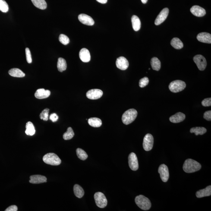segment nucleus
<instances>
[{
    "label": "nucleus",
    "instance_id": "f257e3e1",
    "mask_svg": "<svg viewBox=\"0 0 211 211\" xmlns=\"http://www.w3.org/2000/svg\"><path fill=\"white\" fill-rule=\"evenodd\" d=\"M201 165L199 162L191 159H186L183 165V170L186 173H191L199 171Z\"/></svg>",
    "mask_w": 211,
    "mask_h": 211
},
{
    "label": "nucleus",
    "instance_id": "f03ea898",
    "mask_svg": "<svg viewBox=\"0 0 211 211\" xmlns=\"http://www.w3.org/2000/svg\"><path fill=\"white\" fill-rule=\"evenodd\" d=\"M135 202L138 206L143 210H149L151 206V203L150 200L148 198L142 195L136 197Z\"/></svg>",
    "mask_w": 211,
    "mask_h": 211
},
{
    "label": "nucleus",
    "instance_id": "7ed1b4c3",
    "mask_svg": "<svg viewBox=\"0 0 211 211\" xmlns=\"http://www.w3.org/2000/svg\"><path fill=\"white\" fill-rule=\"evenodd\" d=\"M138 113L134 109L127 110L123 114L122 117V120L125 125H128L133 122L137 118Z\"/></svg>",
    "mask_w": 211,
    "mask_h": 211
},
{
    "label": "nucleus",
    "instance_id": "20e7f679",
    "mask_svg": "<svg viewBox=\"0 0 211 211\" xmlns=\"http://www.w3.org/2000/svg\"><path fill=\"white\" fill-rule=\"evenodd\" d=\"M43 160L45 163L53 166L60 165L61 162L60 158L54 153L47 154L43 156Z\"/></svg>",
    "mask_w": 211,
    "mask_h": 211
},
{
    "label": "nucleus",
    "instance_id": "39448f33",
    "mask_svg": "<svg viewBox=\"0 0 211 211\" xmlns=\"http://www.w3.org/2000/svg\"><path fill=\"white\" fill-rule=\"evenodd\" d=\"M186 86L185 82L182 81L177 80L171 82L168 88L171 92L173 93H178L184 90Z\"/></svg>",
    "mask_w": 211,
    "mask_h": 211
},
{
    "label": "nucleus",
    "instance_id": "423d86ee",
    "mask_svg": "<svg viewBox=\"0 0 211 211\" xmlns=\"http://www.w3.org/2000/svg\"><path fill=\"white\" fill-rule=\"evenodd\" d=\"M95 202L97 206L100 208H104L107 205V200L105 195L101 192L95 193L94 196Z\"/></svg>",
    "mask_w": 211,
    "mask_h": 211
},
{
    "label": "nucleus",
    "instance_id": "0eeeda50",
    "mask_svg": "<svg viewBox=\"0 0 211 211\" xmlns=\"http://www.w3.org/2000/svg\"><path fill=\"white\" fill-rule=\"evenodd\" d=\"M154 144L153 136L151 134H147L145 135L143 140V148L146 151H150L152 149Z\"/></svg>",
    "mask_w": 211,
    "mask_h": 211
},
{
    "label": "nucleus",
    "instance_id": "6e6552de",
    "mask_svg": "<svg viewBox=\"0 0 211 211\" xmlns=\"http://www.w3.org/2000/svg\"><path fill=\"white\" fill-rule=\"evenodd\" d=\"M193 61L197 65L198 68L201 71H203L207 65L206 59L201 55H197L193 58Z\"/></svg>",
    "mask_w": 211,
    "mask_h": 211
},
{
    "label": "nucleus",
    "instance_id": "1a4fd4ad",
    "mask_svg": "<svg viewBox=\"0 0 211 211\" xmlns=\"http://www.w3.org/2000/svg\"><path fill=\"white\" fill-rule=\"evenodd\" d=\"M128 163L129 167L133 171H137L139 169V163L137 155L131 152L128 156Z\"/></svg>",
    "mask_w": 211,
    "mask_h": 211
},
{
    "label": "nucleus",
    "instance_id": "9d476101",
    "mask_svg": "<svg viewBox=\"0 0 211 211\" xmlns=\"http://www.w3.org/2000/svg\"><path fill=\"white\" fill-rule=\"evenodd\" d=\"M158 171L160 174L162 181L164 182H167L169 177V171L168 166L165 164H162L159 166Z\"/></svg>",
    "mask_w": 211,
    "mask_h": 211
},
{
    "label": "nucleus",
    "instance_id": "9b49d317",
    "mask_svg": "<svg viewBox=\"0 0 211 211\" xmlns=\"http://www.w3.org/2000/svg\"><path fill=\"white\" fill-rule=\"evenodd\" d=\"M103 95L101 90L98 89H92L89 90L86 94V97L90 99L95 100L100 98Z\"/></svg>",
    "mask_w": 211,
    "mask_h": 211
},
{
    "label": "nucleus",
    "instance_id": "f8f14e48",
    "mask_svg": "<svg viewBox=\"0 0 211 211\" xmlns=\"http://www.w3.org/2000/svg\"><path fill=\"white\" fill-rule=\"evenodd\" d=\"M169 10L168 8H164L162 10L155 20V24L156 26L159 25L165 21L168 15Z\"/></svg>",
    "mask_w": 211,
    "mask_h": 211
},
{
    "label": "nucleus",
    "instance_id": "ddd939ff",
    "mask_svg": "<svg viewBox=\"0 0 211 211\" xmlns=\"http://www.w3.org/2000/svg\"><path fill=\"white\" fill-rule=\"evenodd\" d=\"M117 67L121 70H126L129 67L128 60L125 57L121 56L117 59L116 62Z\"/></svg>",
    "mask_w": 211,
    "mask_h": 211
},
{
    "label": "nucleus",
    "instance_id": "4468645a",
    "mask_svg": "<svg viewBox=\"0 0 211 211\" xmlns=\"http://www.w3.org/2000/svg\"><path fill=\"white\" fill-rule=\"evenodd\" d=\"M78 19L81 23L87 26H93L95 23L91 17L85 14H80L78 16Z\"/></svg>",
    "mask_w": 211,
    "mask_h": 211
},
{
    "label": "nucleus",
    "instance_id": "2eb2a0df",
    "mask_svg": "<svg viewBox=\"0 0 211 211\" xmlns=\"http://www.w3.org/2000/svg\"><path fill=\"white\" fill-rule=\"evenodd\" d=\"M190 12L194 16L197 17H202L206 14L205 10L198 6H194L190 9Z\"/></svg>",
    "mask_w": 211,
    "mask_h": 211
},
{
    "label": "nucleus",
    "instance_id": "dca6fc26",
    "mask_svg": "<svg viewBox=\"0 0 211 211\" xmlns=\"http://www.w3.org/2000/svg\"><path fill=\"white\" fill-rule=\"evenodd\" d=\"M29 182L32 184H40L46 183L47 178L44 176L40 175H35L31 176Z\"/></svg>",
    "mask_w": 211,
    "mask_h": 211
},
{
    "label": "nucleus",
    "instance_id": "f3484780",
    "mask_svg": "<svg viewBox=\"0 0 211 211\" xmlns=\"http://www.w3.org/2000/svg\"><path fill=\"white\" fill-rule=\"evenodd\" d=\"M79 56L81 60L83 62H89L90 60V53L86 48H83L81 50L79 53Z\"/></svg>",
    "mask_w": 211,
    "mask_h": 211
},
{
    "label": "nucleus",
    "instance_id": "a211bd4d",
    "mask_svg": "<svg viewBox=\"0 0 211 211\" xmlns=\"http://www.w3.org/2000/svg\"><path fill=\"white\" fill-rule=\"evenodd\" d=\"M197 40L203 43H211V35L206 32L199 33L197 36Z\"/></svg>",
    "mask_w": 211,
    "mask_h": 211
},
{
    "label": "nucleus",
    "instance_id": "6ab92c4d",
    "mask_svg": "<svg viewBox=\"0 0 211 211\" xmlns=\"http://www.w3.org/2000/svg\"><path fill=\"white\" fill-rule=\"evenodd\" d=\"M51 94V92L49 90H45L44 89H38L35 92V96L37 99H43L49 97Z\"/></svg>",
    "mask_w": 211,
    "mask_h": 211
},
{
    "label": "nucleus",
    "instance_id": "aec40b11",
    "mask_svg": "<svg viewBox=\"0 0 211 211\" xmlns=\"http://www.w3.org/2000/svg\"><path fill=\"white\" fill-rule=\"evenodd\" d=\"M185 118V115L181 112H178L170 117L169 120L171 122L178 123L184 121Z\"/></svg>",
    "mask_w": 211,
    "mask_h": 211
},
{
    "label": "nucleus",
    "instance_id": "412c9836",
    "mask_svg": "<svg viewBox=\"0 0 211 211\" xmlns=\"http://www.w3.org/2000/svg\"><path fill=\"white\" fill-rule=\"evenodd\" d=\"M211 195V186H208L203 189L196 192V196L197 198H202L209 196Z\"/></svg>",
    "mask_w": 211,
    "mask_h": 211
},
{
    "label": "nucleus",
    "instance_id": "4be33fe9",
    "mask_svg": "<svg viewBox=\"0 0 211 211\" xmlns=\"http://www.w3.org/2000/svg\"><path fill=\"white\" fill-rule=\"evenodd\" d=\"M132 24L135 31H138L141 27V22L139 18L136 15H133L131 18Z\"/></svg>",
    "mask_w": 211,
    "mask_h": 211
},
{
    "label": "nucleus",
    "instance_id": "5701e85b",
    "mask_svg": "<svg viewBox=\"0 0 211 211\" xmlns=\"http://www.w3.org/2000/svg\"><path fill=\"white\" fill-rule=\"evenodd\" d=\"M9 74L13 77H23L25 76V74L19 69L13 68L10 69L8 72Z\"/></svg>",
    "mask_w": 211,
    "mask_h": 211
},
{
    "label": "nucleus",
    "instance_id": "b1692460",
    "mask_svg": "<svg viewBox=\"0 0 211 211\" xmlns=\"http://www.w3.org/2000/svg\"><path fill=\"white\" fill-rule=\"evenodd\" d=\"M88 123L90 126L94 127H100L102 124L101 120L96 117L89 118L88 120Z\"/></svg>",
    "mask_w": 211,
    "mask_h": 211
},
{
    "label": "nucleus",
    "instance_id": "393cba45",
    "mask_svg": "<svg viewBox=\"0 0 211 211\" xmlns=\"http://www.w3.org/2000/svg\"><path fill=\"white\" fill-rule=\"evenodd\" d=\"M151 65L152 69L156 71H159L161 68V62L156 57H153L151 61Z\"/></svg>",
    "mask_w": 211,
    "mask_h": 211
},
{
    "label": "nucleus",
    "instance_id": "a878e982",
    "mask_svg": "<svg viewBox=\"0 0 211 211\" xmlns=\"http://www.w3.org/2000/svg\"><path fill=\"white\" fill-rule=\"evenodd\" d=\"M35 7L41 10H45L47 8V4L45 0H31Z\"/></svg>",
    "mask_w": 211,
    "mask_h": 211
},
{
    "label": "nucleus",
    "instance_id": "bb28decb",
    "mask_svg": "<svg viewBox=\"0 0 211 211\" xmlns=\"http://www.w3.org/2000/svg\"><path fill=\"white\" fill-rule=\"evenodd\" d=\"M74 192L75 195L79 198H81L84 195V190L79 184H76L74 186Z\"/></svg>",
    "mask_w": 211,
    "mask_h": 211
},
{
    "label": "nucleus",
    "instance_id": "cd10ccee",
    "mask_svg": "<svg viewBox=\"0 0 211 211\" xmlns=\"http://www.w3.org/2000/svg\"><path fill=\"white\" fill-rule=\"evenodd\" d=\"M67 67V64L65 60L62 58H59L57 63V68L59 71L62 72L66 69Z\"/></svg>",
    "mask_w": 211,
    "mask_h": 211
},
{
    "label": "nucleus",
    "instance_id": "c85d7f7f",
    "mask_svg": "<svg viewBox=\"0 0 211 211\" xmlns=\"http://www.w3.org/2000/svg\"><path fill=\"white\" fill-rule=\"evenodd\" d=\"M171 45L177 49H180L184 47V44L178 38H174L171 41Z\"/></svg>",
    "mask_w": 211,
    "mask_h": 211
},
{
    "label": "nucleus",
    "instance_id": "c756f323",
    "mask_svg": "<svg viewBox=\"0 0 211 211\" xmlns=\"http://www.w3.org/2000/svg\"><path fill=\"white\" fill-rule=\"evenodd\" d=\"M26 134L27 135L33 136L35 134V130L34 126L33 123L31 122H28L26 125Z\"/></svg>",
    "mask_w": 211,
    "mask_h": 211
},
{
    "label": "nucleus",
    "instance_id": "7c9ffc66",
    "mask_svg": "<svg viewBox=\"0 0 211 211\" xmlns=\"http://www.w3.org/2000/svg\"><path fill=\"white\" fill-rule=\"evenodd\" d=\"M207 131L206 129L204 127H192L190 130V132L194 133L196 135H203Z\"/></svg>",
    "mask_w": 211,
    "mask_h": 211
},
{
    "label": "nucleus",
    "instance_id": "2f4dec72",
    "mask_svg": "<svg viewBox=\"0 0 211 211\" xmlns=\"http://www.w3.org/2000/svg\"><path fill=\"white\" fill-rule=\"evenodd\" d=\"M74 136V131L71 127H68L67 131L63 135V138L64 140H69L72 138Z\"/></svg>",
    "mask_w": 211,
    "mask_h": 211
},
{
    "label": "nucleus",
    "instance_id": "473e14b6",
    "mask_svg": "<svg viewBox=\"0 0 211 211\" xmlns=\"http://www.w3.org/2000/svg\"><path fill=\"white\" fill-rule=\"evenodd\" d=\"M76 153L77 157L81 160H85L88 158L87 153L81 149L77 148L76 149Z\"/></svg>",
    "mask_w": 211,
    "mask_h": 211
},
{
    "label": "nucleus",
    "instance_id": "72a5a7b5",
    "mask_svg": "<svg viewBox=\"0 0 211 211\" xmlns=\"http://www.w3.org/2000/svg\"><path fill=\"white\" fill-rule=\"evenodd\" d=\"M8 10L9 6L7 2L4 0H0V11L6 13Z\"/></svg>",
    "mask_w": 211,
    "mask_h": 211
},
{
    "label": "nucleus",
    "instance_id": "f704fd0d",
    "mask_svg": "<svg viewBox=\"0 0 211 211\" xmlns=\"http://www.w3.org/2000/svg\"><path fill=\"white\" fill-rule=\"evenodd\" d=\"M49 109L46 108L42 111L39 115L40 119L43 120L44 121H47L49 118Z\"/></svg>",
    "mask_w": 211,
    "mask_h": 211
},
{
    "label": "nucleus",
    "instance_id": "c9c22d12",
    "mask_svg": "<svg viewBox=\"0 0 211 211\" xmlns=\"http://www.w3.org/2000/svg\"><path fill=\"white\" fill-rule=\"evenodd\" d=\"M60 42L64 45H67L69 43L70 39L68 36L64 34H61L59 37Z\"/></svg>",
    "mask_w": 211,
    "mask_h": 211
},
{
    "label": "nucleus",
    "instance_id": "e433bc0d",
    "mask_svg": "<svg viewBox=\"0 0 211 211\" xmlns=\"http://www.w3.org/2000/svg\"><path fill=\"white\" fill-rule=\"evenodd\" d=\"M149 80L147 77H145L140 79L139 81V85L141 88H143L147 85L149 84Z\"/></svg>",
    "mask_w": 211,
    "mask_h": 211
},
{
    "label": "nucleus",
    "instance_id": "4c0bfd02",
    "mask_svg": "<svg viewBox=\"0 0 211 211\" xmlns=\"http://www.w3.org/2000/svg\"><path fill=\"white\" fill-rule=\"evenodd\" d=\"M26 60L28 63L31 64L32 61L31 53L28 48L26 49Z\"/></svg>",
    "mask_w": 211,
    "mask_h": 211
},
{
    "label": "nucleus",
    "instance_id": "58836bf2",
    "mask_svg": "<svg viewBox=\"0 0 211 211\" xmlns=\"http://www.w3.org/2000/svg\"><path fill=\"white\" fill-rule=\"evenodd\" d=\"M202 105L204 106L207 107L210 106L211 105V98H206L202 101Z\"/></svg>",
    "mask_w": 211,
    "mask_h": 211
},
{
    "label": "nucleus",
    "instance_id": "ea45409f",
    "mask_svg": "<svg viewBox=\"0 0 211 211\" xmlns=\"http://www.w3.org/2000/svg\"><path fill=\"white\" fill-rule=\"evenodd\" d=\"M204 118L208 121H211V110L206 111L204 114Z\"/></svg>",
    "mask_w": 211,
    "mask_h": 211
},
{
    "label": "nucleus",
    "instance_id": "a19ab883",
    "mask_svg": "<svg viewBox=\"0 0 211 211\" xmlns=\"http://www.w3.org/2000/svg\"><path fill=\"white\" fill-rule=\"evenodd\" d=\"M50 119L53 122H56L58 119V116L55 113L52 114H51L50 116L49 117Z\"/></svg>",
    "mask_w": 211,
    "mask_h": 211
},
{
    "label": "nucleus",
    "instance_id": "79ce46f5",
    "mask_svg": "<svg viewBox=\"0 0 211 211\" xmlns=\"http://www.w3.org/2000/svg\"><path fill=\"white\" fill-rule=\"evenodd\" d=\"M18 210L17 206L16 205H12L9 206L6 209L5 211H17Z\"/></svg>",
    "mask_w": 211,
    "mask_h": 211
},
{
    "label": "nucleus",
    "instance_id": "37998d69",
    "mask_svg": "<svg viewBox=\"0 0 211 211\" xmlns=\"http://www.w3.org/2000/svg\"><path fill=\"white\" fill-rule=\"evenodd\" d=\"M97 2L101 4H106L108 0H96Z\"/></svg>",
    "mask_w": 211,
    "mask_h": 211
},
{
    "label": "nucleus",
    "instance_id": "c03bdc74",
    "mask_svg": "<svg viewBox=\"0 0 211 211\" xmlns=\"http://www.w3.org/2000/svg\"><path fill=\"white\" fill-rule=\"evenodd\" d=\"M148 0H141L143 4H146Z\"/></svg>",
    "mask_w": 211,
    "mask_h": 211
}]
</instances>
